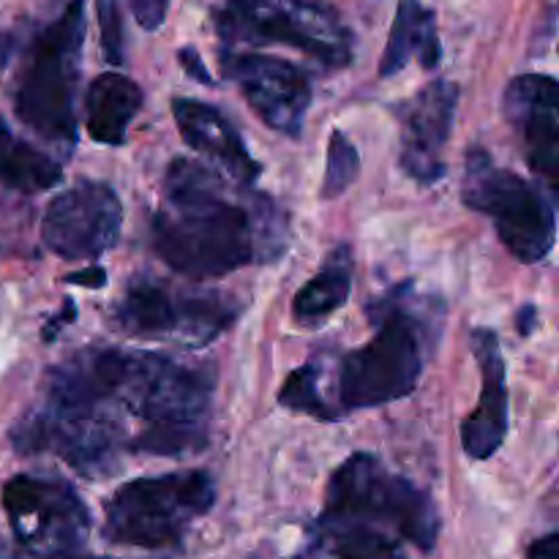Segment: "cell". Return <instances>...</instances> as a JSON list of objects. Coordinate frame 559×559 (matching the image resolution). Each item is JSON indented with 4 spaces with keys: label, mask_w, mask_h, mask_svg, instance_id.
<instances>
[{
    "label": "cell",
    "mask_w": 559,
    "mask_h": 559,
    "mask_svg": "<svg viewBox=\"0 0 559 559\" xmlns=\"http://www.w3.org/2000/svg\"><path fill=\"white\" fill-rule=\"evenodd\" d=\"M459 107L456 82L437 80L402 107V167L418 183L431 186L445 175L442 147L451 136Z\"/></svg>",
    "instance_id": "obj_13"
},
{
    "label": "cell",
    "mask_w": 559,
    "mask_h": 559,
    "mask_svg": "<svg viewBox=\"0 0 559 559\" xmlns=\"http://www.w3.org/2000/svg\"><path fill=\"white\" fill-rule=\"evenodd\" d=\"M322 522H358L385 527L420 551H431L440 535V513L426 491L393 475L371 453H353L333 473Z\"/></svg>",
    "instance_id": "obj_4"
},
{
    "label": "cell",
    "mask_w": 559,
    "mask_h": 559,
    "mask_svg": "<svg viewBox=\"0 0 559 559\" xmlns=\"http://www.w3.org/2000/svg\"><path fill=\"white\" fill-rule=\"evenodd\" d=\"M173 115L180 136L202 156L216 162L229 178L243 186L260 178V164L251 158L235 126L218 109H213L211 104L194 102V98H175Z\"/></svg>",
    "instance_id": "obj_16"
},
{
    "label": "cell",
    "mask_w": 559,
    "mask_h": 559,
    "mask_svg": "<svg viewBox=\"0 0 559 559\" xmlns=\"http://www.w3.org/2000/svg\"><path fill=\"white\" fill-rule=\"evenodd\" d=\"M66 320H74V304H66V311H63V317H55L52 322H49L47 325V331H44V338H52L55 336V331H60V328L66 325Z\"/></svg>",
    "instance_id": "obj_30"
},
{
    "label": "cell",
    "mask_w": 559,
    "mask_h": 559,
    "mask_svg": "<svg viewBox=\"0 0 559 559\" xmlns=\"http://www.w3.org/2000/svg\"><path fill=\"white\" fill-rule=\"evenodd\" d=\"M473 353L478 358L484 391H480L478 407L467 415L462 424L464 453L478 462L495 456L502 448L508 435V382L506 360L500 353V338L489 328L473 331Z\"/></svg>",
    "instance_id": "obj_15"
},
{
    "label": "cell",
    "mask_w": 559,
    "mask_h": 559,
    "mask_svg": "<svg viewBox=\"0 0 559 559\" xmlns=\"http://www.w3.org/2000/svg\"><path fill=\"white\" fill-rule=\"evenodd\" d=\"M557 82L546 74H524L508 85L506 115L522 134L530 167L557 189L559 175V118Z\"/></svg>",
    "instance_id": "obj_14"
},
{
    "label": "cell",
    "mask_w": 559,
    "mask_h": 559,
    "mask_svg": "<svg viewBox=\"0 0 559 559\" xmlns=\"http://www.w3.org/2000/svg\"><path fill=\"white\" fill-rule=\"evenodd\" d=\"M320 377H322V366L317 360L306 364L304 369L293 371L284 382L282 393H278V402L284 407L295 409V413H306L311 418H320V420H336L338 409H333L331 404L322 399L320 393Z\"/></svg>",
    "instance_id": "obj_22"
},
{
    "label": "cell",
    "mask_w": 559,
    "mask_h": 559,
    "mask_svg": "<svg viewBox=\"0 0 559 559\" xmlns=\"http://www.w3.org/2000/svg\"><path fill=\"white\" fill-rule=\"evenodd\" d=\"M167 5H169V0H134L136 22H140L145 31H156V27L164 22Z\"/></svg>",
    "instance_id": "obj_25"
},
{
    "label": "cell",
    "mask_w": 559,
    "mask_h": 559,
    "mask_svg": "<svg viewBox=\"0 0 559 559\" xmlns=\"http://www.w3.org/2000/svg\"><path fill=\"white\" fill-rule=\"evenodd\" d=\"M216 502V484L202 469L140 478L120 486L107 502L104 535L118 546L167 549Z\"/></svg>",
    "instance_id": "obj_5"
},
{
    "label": "cell",
    "mask_w": 559,
    "mask_h": 559,
    "mask_svg": "<svg viewBox=\"0 0 559 559\" xmlns=\"http://www.w3.org/2000/svg\"><path fill=\"white\" fill-rule=\"evenodd\" d=\"M440 36H437L435 11L426 9L420 0H399L396 20H393L391 38H388L385 55H382L380 74L393 76L418 58L424 69H435L440 63Z\"/></svg>",
    "instance_id": "obj_18"
},
{
    "label": "cell",
    "mask_w": 559,
    "mask_h": 559,
    "mask_svg": "<svg viewBox=\"0 0 559 559\" xmlns=\"http://www.w3.org/2000/svg\"><path fill=\"white\" fill-rule=\"evenodd\" d=\"M60 178H63L60 164L11 134V129L0 118V183L5 189L36 194V191H49L52 186H58Z\"/></svg>",
    "instance_id": "obj_19"
},
{
    "label": "cell",
    "mask_w": 559,
    "mask_h": 559,
    "mask_svg": "<svg viewBox=\"0 0 559 559\" xmlns=\"http://www.w3.org/2000/svg\"><path fill=\"white\" fill-rule=\"evenodd\" d=\"M530 559H559V535L549 533L535 540L533 549H530Z\"/></svg>",
    "instance_id": "obj_28"
},
{
    "label": "cell",
    "mask_w": 559,
    "mask_h": 559,
    "mask_svg": "<svg viewBox=\"0 0 559 559\" xmlns=\"http://www.w3.org/2000/svg\"><path fill=\"white\" fill-rule=\"evenodd\" d=\"M216 31L227 44H287L322 66H347L353 36L328 9L304 0H224Z\"/></svg>",
    "instance_id": "obj_8"
},
{
    "label": "cell",
    "mask_w": 559,
    "mask_h": 559,
    "mask_svg": "<svg viewBox=\"0 0 559 559\" xmlns=\"http://www.w3.org/2000/svg\"><path fill=\"white\" fill-rule=\"evenodd\" d=\"M377 333L338 369V402L344 409H369L415 391L424 371V325L391 298L380 304Z\"/></svg>",
    "instance_id": "obj_6"
},
{
    "label": "cell",
    "mask_w": 559,
    "mask_h": 559,
    "mask_svg": "<svg viewBox=\"0 0 559 559\" xmlns=\"http://www.w3.org/2000/svg\"><path fill=\"white\" fill-rule=\"evenodd\" d=\"M238 317L233 298L218 293H180L151 276H136L115 306V325L134 338H178L202 347Z\"/></svg>",
    "instance_id": "obj_9"
},
{
    "label": "cell",
    "mask_w": 559,
    "mask_h": 559,
    "mask_svg": "<svg viewBox=\"0 0 559 559\" xmlns=\"http://www.w3.org/2000/svg\"><path fill=\"white\" fill-rule=\"evenodd\" d=\"M353 289V265H349V251L338 249L328 260V265L295 295L293 314L304 325H317L328 320L336 309H342Z\"/></svg>",
    "instance_id": "obj_20"
},
{
    "label": "cell",
    "mask_w": 559,
    "mask_h": 559,
    "mask_svg": "<svg viewBox=\"0 0 559 559\" xmlns=\"http://www.w3.org/2000/svg\"><path fill=\"white\" fill-rule=\"evenodd\" d=\"M140 107L142 91L134 80L115 71L96 76L85 96L87 134L104 145H123Z\"/></svg>",
    "instance_id": "obj_17"
},
{
    "label": "cell",
    "mask_w": 559,
    "mask_h": 559,
    "mask_svg": "<svg viewBox=\"0 0 559 559\" xmlns=\"http://www.w3.org/2000/svg\"><path fill=\"white\" fill-rule=\"evenodd\" d=\"M222 71L238 82L249 107L267 129L287 136H300L306 112L311 107V82L304 69L267 55L224 52Z\"/></svg>",
    "instance_id": "obj_12"
},
{
    "label": "cell",
    "mask_w": 559,
    "mask_h": 559,
    "mask_svg": "<svg viewBox=\"0 0 559 559\" xmlns=\"http://www.w3.org/2000/svg\"><path fill=\"white\" fill-rule=\"evenodd\" d=\"M180 66H183L186 71H189L191 76H197L200 82H205V85H211V74L205 71V66H202L200 55H197V49L186 47L180 49Z\"/></svg>",
    "instance_id": "obj_26"
},
{
    "label": "cell",
    "mask_w": 559,
    "mask_h": 559,
    "mask_svg": "<svg viewBox=\"0 0 559 559\" xmlns=\"http://www.w3.org/2000/svg\"><path fill=\"white\" fill-rule=\"evenodd\" d=\"M87 559H107V557H87Z\"/></svg>",
    "instance_id": "obj_31"
},
{
    "label": "cell",
    "mask_w": 559,
    "mask_h": 559,
    "mask_svg": "<svg viewBox=\"0 0 559 559\" xmlns=\"http://www.w3.org/2000/svg\"><path fill=\"white\" fill-rule=\"evenodd\" d=\"M3 511L14 538L36 559H80L91 513L66 480L16 475L3 486Z\"/></svg>",
    "instance_id": "obj_10"
},
{
    "label": "cell",
    "mask_w": 559,
    "mask_h": 559,
    "mask_svg": "<svg viewBox=\"0 0 559 559\" xmlns=\"http://www.w3.org/2000/svg\"><path fill=\"white\" fill-rule=\"evenodd\" d=\"M123 224V205L107 183L82 180L44 211L41 238L63 260H93L109 251Z\"/></svg>",
    "instance_id": "obj_11"
},
{
    "label": "cell",
    "mask_w": 559,
    "mask_h": 559,
    "mask_svg": "<svg viewBox=\"0 0 559 559\" xmlns=\"http://www.w3.org/2000/svg\"><path fill=\"white\" fill-rule=\"evenodd\" d=\"M151 235L158 257L189 278H218L254 260H273L287 240L273 202L254 197L249 207L235 205L222 178L189 158L167 167Z\"/></svg>",
    "instance_id": "obj_1"
},
{
    "label": "cell",
    "mask_w": 559,
    "mask_h": 559,
    "mask_svg": "<svg viewBox=\"0 0 559 559\" xmlns=\"http://www.w3.org/2000/svg\"><path fill=\"white\" fill-rule=\"evenodd\" d=\"M360 173V158L355 145L349 142L347 134L333 131L331 142H328V169L325 180H322V197L333 200V197L344 194L349 186L358 180Z\"/></svg>",
    "instance_id": "obj_23"
},
{
    "label": "cell",
    "mask_w": 559,
    "mask_h": 559,
    "mask_svg": "<svg viewBox=\"0 0 559 559\" xmlns=\"http://www.w3.org/2000/svg\"><path fill=\"white\" fill-rule=\"evenodd\" d=\"M464 205L495 222L502 246L519 262H540L555 249V202L538 186L511 169L497 167L484 151L467 153L462 186Z\"/></svg>",
    "instance_id": "obj_7"
},
{
    "label": "cell",
    "mask_w": 559,
    "mask_h": 559,
    "mask_svg": "<svg viewBox=\"0 0 559 559\" xmlns=\"http://www.w3.org/2000/svg\"><path fill=\"white\" fill-rule=\"evenodd\" d=\"M66 282L69 284H80V287H91V289H96V287H104V284H107V271H104V267H87V271H80V273H71L69 278H66Z\"/></svg>",
    "instance_id": "obj_27"
},
{
    "label": "cell",
    "mask_w": 559,
    "mask_h": 559,
    "mask_svg": "<svg viewBox=\"0 0 559 559\" xmlns=\"http://www.w3.org/2000/svg\"><path fill=\"white\" fill-rule=\"evenodd\" d=\"M85 44V0H69L47 27L33 36L22 60L14 109L22 123L69 156L76 142V82Z\"/></svg>",
    "instance_id": "obj_3"
},
{
    "label": "cell",
    "mask_w": 559,
    "mask_h": 559,
    "mask_svg": "<svg viewBox=\"0 0 559 559\" xmlns=\"http://www.w3.org/2000/svg\"><path fill=\"white\" fill-rule=\"evenodd\" d=\"M98 27H102V47L109 63H123V16H120V0H98Z\"/></svg>",
    "instance_id": "obj_24"
},
{
    "label": "cell",
    "mask_w": 559,
    "mask_h": 559,
    "mask_svg": "<svg viewBox=\"0 0 559 559\" xmlns=\"http://www.w3.org/2000/svg\"><path fill=\"white\" fill-rule=\"evenodd\" d=\"M109 402L118 409L131 453L186 456L205 448L211 424V371L151 353H109Z\"/></svg>",
    "instance_id": "obj_2"
},
{
    "label": "cell",
    "mask_w": 559,
    "mask_h": 559,
    "mask_svg": "<svg viewBox=\"0 0 559 559\" xmlns=\"http://www.w3.org/2000/svg\"><path fill=\"white\" fill-rule=\"evenodd\" d=\"M338 559H407L391 535L358 522H322Z\"/></svg>",
    "instance_id": "obj_21"
},
{
    "label": "cell",
    "mask_w": 559,
    "mask_h": 559,
    "mask_svg": "<svg viewBox=\"0 0 559 559\" xmlns=\"http://www.w3.org/2000/svg\"><path fill=\"white\" fill-rule=\"evenodd\" d=\"M535 322H538V311H535L533 304H524L522 309L516 311V328L522 336H530L535 331Z\"/></svg>",
    "instance_id": "obj_29"
}]
</instances>
